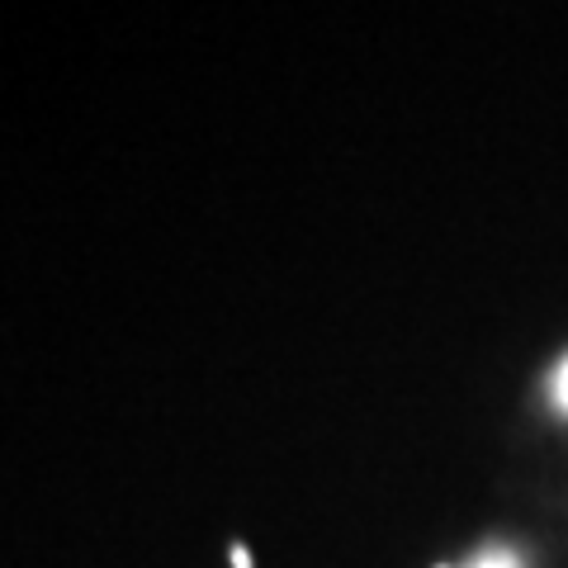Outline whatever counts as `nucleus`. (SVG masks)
I'll return each mask as SVG.
<instances>
[{
    "mask_svg": "<svg viewBox=\"0 0 568 568\" xmlns=\"http://www.w3.org/2000/svg\"><path fill=\"white\" fill-rule=\"evenodd\" d=\"M233 568H252V549L246 545H233Z\"/></svg>",
    "mask_w": 568,
    "mask_h": 568,
    "instance_id": "f257e3e1",
    "label": "nucleus"
},
{
    "mask_svg": "<svg viewBox=\"0 0 568 568\" xmlns=\"http://www.w3.org/2000/svg\"><path fill=\"white\" fill-rule=\"evenodd\" d=\"M559 398L568 403V365H564V375H559Z\"/></svg>",
    "mask_w": 568,
    "mask_h": 568,
    "instance_id": "f03ea898",
    "label": "nucleus"
}]
</instances>
